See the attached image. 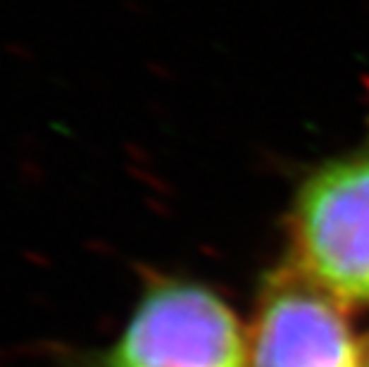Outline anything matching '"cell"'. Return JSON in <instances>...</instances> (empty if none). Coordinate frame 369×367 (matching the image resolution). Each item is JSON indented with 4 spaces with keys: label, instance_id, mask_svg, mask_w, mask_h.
Returning a JSON list of instances; mask_svg holds the SVG:
<instances>
[{
    "label": "cell",
    "instance_id": "cell-1",
    "mask_svg": "<svg viewBox=\"0 0 369 367\" xmlns=\"http://www.w3.org/2000/svg\"><path fill=\"white\" fill-rule=\"evenodd\" d=\"M69 367H250V334L229 303L191 279H151L122 332Z\"/></svg>",
    "mask_w": 369,
    "mask_h": 367
},
{
    "label": "cell",
    "instance_id": "cell-2",
    "mask_svg": "<svg viewBox=\"0 0 369 367\" xmlns=\"http://www.w3.org/2000/svg\"><path fill=\"white\" fill-rule=\"evenodd\" d=\"M295 270L341 305H369V153L336 157L291 208Z\"/></svg>",
    "mask_w": 369,
    "mask_h": 367
},
{
    "label": "cell",
    "instance_id": "cell-3",
    "mask_svg": "<svg viewBox=\"0 0 369 367\" xmlns=\"http://www.w3.org/2000/svg\"><path fill=\"white\" fill-rule=\"evenodd\" d=\"M343 307L295 267L274 272L248 332L250 367H365Z\"/></svg>",
    "mask_w": 369,
    "mask_h": 367
},
{
    "label": "cell",
    "instance_id": "cell-4",
    "mask_svg": "<svg viewBox=\"0 0 369 367\" xmlns=\"http://www.w3.org/2000/svg\"><path fill=\"white\" fill-rule=\"evenodd\" d=\"M365 367H369V344L365 346Z\"/></svg>",
    "mask_w": 369,
    "mask_h": 367
}]
</instances>
